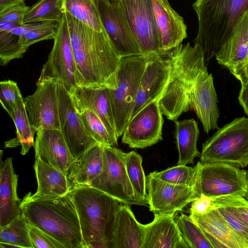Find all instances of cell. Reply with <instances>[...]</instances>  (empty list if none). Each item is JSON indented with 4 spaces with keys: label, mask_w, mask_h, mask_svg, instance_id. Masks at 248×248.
Returning a JSON list of instances; mask_svg holds the SVG:
<instances>
[{
    "label": "cell",
    "mask_w": 248,
    "mask_h": 248,
    "mask_svg": "<svg viewBox=\"0 0 248 248\" xmlns=\"http://www.w3.org/2000/svg\"><path fill=\"white\" fill-rule=\"evenodd\" d=\"M68 26L76 66L78 86L116 88L121 60L106 31H96L67 12Z\"/></svg>",
    "instance_id": "cell-1"
},
{
    "label": "cell",
    "mask_w": 248,
    "mask_h": 248,
    "mask_svg": "<svg viewBox=\"0 0 248 248\" xmlns=\"http://www.w3.org/2000/svg\"><path fill=\"white\" fill-rule=\"evenodd\" d=\"M20 209L28 222L46 232L65 248H84L78 216L70 191L43 197L27 194Z\"/></svg>",
    "instance_id": "cell-2"
},
{
    "label": "cell",
    "mask_w": 248,
    "mask_h": 248,
    "mask_svg": "<svg viewBox=\"0 0 248 248\" xmlns=\"http://www.w3.org/2000/svg\"><path fill=\"white\" fill-rule=\"evenodd\" d=\"M166 54L170 75L158 104L163 115L174 121L183 112L193 108L191 95L196 78L207 69L203 53L197 45L181 44Z\"/></svg>",
    "instance_id": "cell-3"
},
{
    "label": "cell",
    "mask_w": 248,
    "mask_h": 248,
    "mask_svg": "<svg viewBox=\"0 0 248 248\" xmlns=\"http://www.w3.org/2000/svg\"><path fill=\"white\" fill-rule=\"evenodd\" d=\"M79 220L84 248H113L116 213L119 201L90 185L70 190Z\"/></svg>",
    "instance_id": "cell-4"
},
{
    "label": "cell",
    "mask_w": 248,
    "mask_h": 248,
    "mask_svg": "<svg viewBox=\"0 0 248 248\" xmlns=\"http://www.w3.org/2000/svg\"><path fill=\"white\" fill-rule=\"evenodd\" d=\"M192 7L198 20L193 41L202 51L205 63L219 51L248 10V0H196Z\"/></svg>",
    "instance_id": "cell-5"
},
{
    "label": "cell",
    "mask_w": 248,
    "mask_h": 248,
    "mask_svg": "<svg viewBox=\"0 0 248 248\" xmlns=\"http://www.w3.org/2000/svg\"><path fill=\"white\" fill-rule=\"evenodd\" d=\"M201 163H222L238 168L248 166V118H236L218 128L202 144Z\"/></svg>",
    "instance_id": "cell-6"
},
{
    "label": "cell",
    "mask_w": 248,
    "mask_h": 248,
    "mask_svg": "<svg viewBox=\"0 0 248 248\" xmlns=\"http://www.w3.org/2000/svg\"><path fill=\"white\" fill-rule=\"evenodd\" d=\"M150 54L121 58L117 73V87L109 89V96L117 136H122L130 119L141 79Z\"/></svg>",
    "instance_id": "cell-7"
},
{
    "label": "cell",
    "mask_w": 248,
    "mask_h": 248,
    "mask_svg": "<svg viewBox=\"0 0 248 248\" xmlns=\"http://www.w3.org/2000/svg\"><path fill=\"white\" fill-rule=\"evenodd\" d=\"M198 189L200 195L213 198H246L248 171L225 163H201Z\"/></svg>",
    "instance_id": "cell-8"
},
{
    "label": "cell",
    "mask_w": 248,
    "mask_h": 248,
    "mask_svg": "<svg viewBox=\"0 0 248 248\" xmlns=\"http://www.w3.org/2000/svg\"><path fill=\"white\" fill-rule=\"evenodd\" d=\"M125 155L126 153L115 147L104 146L102 172L88 185L122 203L139 205L127 173Z\"/></svg>",
    "instance_id": "cell-9"
},
{
    "label": "cell",
    "mask_w": 248,
    "mask_h": 248,
    "mask_svg": "<svg viewBox=\"0 0 248 248\" xmlns=\"http://www.w3.org/2000/svg\"><path fill=\"white\" fill-rule=\"evenodd\" d=\"M46 78L62 80L70 93L78 87L75 59L64 15L38 80Z\"/></svg>",
    "instance_id": "cell-10"
},
{
    "label": "cell",
    "mask_w": 248,
    "mask_h": 248,
    "mask_svg": "<svg viewBox=\"0 0 248 248\" xmlns=\"http://www.w3.org/2000/svg\"><path fill=\"white\" fill-rule=\"evenodd\" d=\"M58 96L61 131L75 160L98 143L87 131L71 94L58 80Z\"/></svg>",
    "instance_id": "cell-11"
},
{
    "label": "cell",
    "mask_w": 248,
    "mask_h": 248,
    "mask_svg": "<svg viewBox=\"0 0 248 248\" xmlns=\"http://www.w3.org/2000/svg\"><path fill=\"white\" fill-rule=\"evenodd\" d=\"M58 80H38L35 92L24 99L29 121L36 133L43 129H61L58 96Z\"/></svg>",
    "instance_id": "cell-12"
},
{
    "label": "cell",
    "mask_w": 248,
    "mask_h": 248,
    "mask_svg": "<svg viewBox=\"0 0 248 248\" xmlns=\"http://www.w3.org/2000/svg\"><path fill=\"white\" fill-rule=\"evenodd\" d=\"M120 4L142 53H162L152 0H122Z\"/></svg>",
    "instance_id": "cell-13"
},
{
    "label": "cell",
    "mask_w": 248,
    "mask_h": 248,
    "mask_svg": "<svg viewBox=\"0 0 248 248\" xmlns=\"http://www.w3.org/2000/svg\"><path fill=\"white\" fill-rule=\"evenodd\" d=\"M163 114L158 100L140 109L127 124L122 142L131 148L144 149L162 140Z\"/></svg>",
    "instance_id": "cell-14"
},
{
    "label": "cell",
    "mask_w": 248,
    "mask_h": 248,
    "mask_svg": "<svg viewBox=\"0 0 248 248\" xmlns=\"http://www.w3.org/2000/svg\"><path fill=\"white\" fill-rule=\"evenodd\" d=\"M96 1L104 29L121 57L143 55L121 4L108 0Z\"/></svg>",
    "instance_id": "cell-15"
},
{
    "label": "cell",
    "mask_w": 248,
    "mask_h": 248,
    "mask_svg": "<svg viewBox=\"0 0 248 248\" xmlns=\"http://www.w3.org/2000/svg\"><path fill=\"white\" fill-rule=\"evenodd\" d=\"M146 181L148 204L154 214L175 215L200 196L196 188L169 183L150 174Z\"/></svg>",
    "instance_id": "cell-16"
},
{
    "label": "cell",
    "mask_w": 248,
    "mask_h": 248,
    "mask_svg": "<svg viewBox=\"0 0 248 248\" xmlns=\"http://www.w3.org/2000/svg\"><path fill=\"white\" fill-rule=\"evenodd\" d=\"M169 75V61L166 52L150 54L141 79L130 119L148 104L159 100L167 85Z\"/></svg>",
    "instance_id": "cell-17"
},
{
    "label": "cell",
    "mask_w": 248,
    "mask_h": 248,
    "mask_svg": "<svg viewBox=\"0 0 248 248\" xmlns=\"http://www.w3.org/2000/svg\"><path fill=\"white\" fill-rule=\"evenodd\" d=\"M191 102L204 131L208 134L212 129H218V99L212 74H209L207 69L202 71L196 78Z\"/></svg>",
    "instance_id": "cell-18"
},
{
    "label": "cell",
    "mask_w": 248,
    "mask_h": 248,
    "mask_svg": "<svg viewBox=\"0 0 248 248\" xmlns=\"http://www.w3.org/2000/svg\"><path fill=\"white\" fill-rule=\"evenodd\" d=\"M35 159H39L67 175L75 160L60 130L43 129L36 132Z\"/></svg>",
    "instance_id": "cell-19"
},
{
    "label": "cell",
    "mask_w": 248,
    "mask_h": 248,
    "mask_svg": "<svg viewBox=\"0 0 248 248\" xmlns=\"http://www.w3.org/2000/svg\"><path fill=\"white\" fill-rule=\"evenodd\" d=\"M162 53L177 47L187 37L184 19L168 0H152Z\"/></svg>",
    "instance_id": "cell-20"
},
{
    "label": "cell",
    "mask_w": 248,
    "mask_h": 248,
    "mask_svg": "<svg viewBox=\"0 0 248 248\" xmlns=\"http://www.w3.org/2000/svg\"><path fill=\"white\" fill-rule=\"evenodd\" d=\"M70 94L76 109L87 108L93 111L102 121L112 139L118 142L109 88L78 86Z\"/></svg>",
    "instance_id": "cell-21"
},
{
    "label": "cell",
    "mask_w": 248,
    "mask_h": 248,
    "mask_svg": "<svg viewBox=\"0 0 248 248\" xmlns=\"http://www.w3.org/2000/svg\"><path fill=\"white\" fill-rule=\"evenodd\" d=\"M154 215L151 222L143 224L142 248H188L176 225L175 215Z\"/></svg>",
    "instance_id": "cell-22"
},
{
    "label": "cell",
    "mask_w": 248,
    "mask_h": 248,
    "mask_svg": "<svg viewBox=\"0 0 248 248\" xmlns=\"http://www.w3.org/2000/svg\"><path fill=\"white\" fill-rule=\"evenodd\" d=\"M2 151L0 164V227H3L21 213L22 200L17 193L18 175L15 173L12 158L2 161Z\"/></svg>",
    "instance_id": "cell-23"
},
{
    "label": "cell",
    "mask_w": 248,
    "mask_h": 248,
    "mask_svg": "<svg viewBox=\"0 0 248 248\" xmlns=\"http://www.w3.org/2000/svg\"><path fill=\"white\" fill-rule=\"evenodd\" d=\"M215 56L218 63L230 72L248 60V10L239 18Z\"/></svg>",
    "instance_id": "cell-24"
},
{
    "label": "cell",
    "mask_w": 248,
    "mask_h": 248,
    "mask_svg": "<svg viewBox=\"0 0 248 248\" xmlns=\"http://www.w3.org/2000/svg\"><path fill=\"white\" fill-rule=\"evenodd\" d=\"M213 248H243L239 240L217 209L205 214H190Z\"/></svg>",
    "instance_id": "cell-25"
},
{
    "label": "cell",
    "mask_w": 248,
    "mask_h": 248,
    "mask_svg": "<svg viewBox=\"0 0 248 248\" xmlns=\"http://www.w3.org/2000/svg\"><path fill=\"white\" fill-rule=\"evenodd\" d=\"M129 205L122 203L116 213L113 248H142L143 224L137 221Z\"/></svg>",
    "instance_id": "cell-26"
},
{
    "label": "cell",
    "mask_w": 248,
    "mask_h": 248,
    "mask_svg": "<svg viewBox=\"0 0 248 248\" xmlns=\"http://www.w3.org/2000/svg\"><path fill=\"white\" fill-rule=\"evenodd\" d=\"M104 145L93 146L70 166L67 178L71 189L80 185H88L102 172Z\"/></svg>",
    "instance_id": "cell-27"
},
{
    "label": "cell",
    "mask_w": 248,
    "mask_h": 248,
    "mask_svg": "<svg viewBox=\"0 0 248 248\" xmlns=\"http://www.w3.org/2000/svg\"><path fill=\"white\" fill-rule=\"evenodd\" d=\"M33 168L37 182L34 194L43 197L65 195L71 190L67 175L39 159H35Z\"/></svg>",
    "instance_id": "cell-28"
},
{
    "label": "cell",
    "mask_w": 248,
    "mask_h": 248,
    "mask_svg": "<svg viewBox=\"0 0 248 248\" xmlns=\"http://www.w3.org/2000/svg\"><path fill=\"white\" fill-rule=\"evenodd\" d=\"M175 138L179 154L177 165L193 164L195 157L200 156L197 147L200 131L193 119L174 121Z\"/></svg>",
    "instance_id": "cell-29"
},
{
    "label": "cell",
    "mask_w": 248,
    "mask_h": 248,
    "mask_svg": "<svg viewBox=\"0 0 248 248\" xmlns=\"http://www.w3.org/2000/svg\"><path fill=\"white\" fill-rule=\"evenodd\" d=\"M10 116L15 124L16 136L6 141L5 147L13 148L21 145V154L25 155L34 145V137L36 131L30 124L23 97L19 100Z\"/></svg>",
    "instance_id": "cell-30"
},
{
    "label": "cell",
    "mask_w": 248,
    "mask_h": 248,
    "mask_svg": "<svg viewBox=\"0 0 248 248\" xmlns=\"http://www.w3.org/2000/svg\"><path fill=\"white\" fill-rule=\"evenodd\" d=\"M34 248L29 222L22 213L6 225L0 227V248Z\"/></svg>",
    "instance_id": "cell-31"
},
{
    "label": "cell",
    "mask_w": 248,
    "mask_h": 248,
    "mask_svg": "<svg viewBox=\"0 0 248 248\" xmlns=\"http://www.w3.org/2000/svg\"><path fill=\"white\" fill-rule=\"evenodd\" d=\"M64 12L98 31L105 30L103 25L96 0H62Z\"/></svg>",
    "instance_id": "cell-32"
},
{
    "label": "cell",
    "mask_w": 248,
    "mask_h": 248,
    "mask_svg": "<svg viewBox=\"0 0 248 248\" xmlns=\"http://www.w3.org/2000/svg\"><path fill=\"white\" fill-rule=\"evenodd\" d=\"M142 157L137 152L126 153L125 163L127 173L139 205L148 203L146 176L142 165Z\"/></svg>",
    "instance_id": "cell-33"
},
{
    "label": "cell",
    "mask_w": 248,
    "mask_h": 248,
    "mask_svg": "<svg viewBox=\"0 0 248 248\" xmlns=\"http://www.w3.org/2000/svg\"><path fill=\"white\" fill-rule=\"evenodd\" d=\"M200 164V162L198 161L194 167L177 165L161 171H155L149 174L155 178L169 183L196 188L199 192Z\"/></svg>",
    "instance_id": "cell-34"
},
{
    "label": "cell",
    "mask_w": 248,
    "mask_h": 248,
    "mask_svg": "<svg viewBox=\"0 0 248 248\" xmlns=\"http://www.w3.org/2000/svg\"><path fill=\"white\" fill-rule=\"evenodd\" d=\"M64 15L62 0H39L30 7L24 23L46 21L60 23Z\"/></svg>",
    "instance_id": "cell-35"
},
{
    "label": "cell",
    "mask_w": 248,
    "mask_h": 248,
    "mask_svg": "<svg viewBox=\"0 0 248 248\" xmlns=\"http://www.w3.org/2000/svg\"><path fill=\"white\" fill-rule=\"evenodd\" d=\"M175 220L188 248H213L201 228L190 216L181 214Z\"/></svg>",
    "instance_id": "cell-36"
},
{
    "label": "cell",
    "mask_w": 248,
    "mask_h": 248,
    "mask_svg": "<svg viewBox=\"0 0 248 248\" xmlns=\"http://www.w3.org/2000/svg\"><path fill=\"white\" fill-rule=\"evenodd\" d=\"M87 131L99 143L104 146L118 145L111 137L104 124L97 115L89 109H76Z\"/></svg>",
    "instance_id": "cell-37"
},
{
    "label": "cell",
    "mask_w": 248,
    "mask_h": 248,
    "mask_svg": "<svg viewBox=\"0 0 248 248\" xmlns=\"http://www.w3.org/2000/svg\"><path fill=\"white\" fill-rule=\"evenodd\" d=\"M236 206H222L217 209L239 240L242 248H248V224L242 217Z\"/></svg>",
    "instance_id": "cell-38"
},
{
    "label": "cell",
    "mask_w": 248,
    "mask_h": 248,
    "mask_svg": "<svg viewBox=\"0 0 248 248\" xmlns=\"http://www.w3.org/2000/svg\"><path fill=\"white\" fill-rule=\"evenodd\" d=\"M19 36L10 31H0V63L6 65L14 59L21 58L27 50L19 43Z\"/></svg>",
    "instance_id": "cell-39"
},
{
    "label": "cell",
    "mask_w": 248,
    "mask_h": 248,
    "mask_svg": "<svg viewBox=\"0 0 248 248\" xmlns=\"http://www.w3.org/2000/svg\"><path fill=\"white\" fill-rule=\"evenodd\" d=\"M59 25L60 23L55 21L50 25L28 31L19 36V43L23 48L28 50L30 46L38 42L54 39Z\"/></svg>",
    "instance_id": "cell-40"
},
{
    "label": "cell",
    "mask_w": 248,
    "mask_h": 248,
    "mask_svg": "<svg viewBox=\"0 0 248 248\" xmlns=\"http://www.w3.org/2000/svg\"><path fill=\"white\" fill-rule=\"evenodd\" d=\"M22 97L17 83L12 80L0 82V101L2 107L11 115L19 100Z\"/></svg>",
    "instance_id": "cell-41"
},
{
    "label": "cell",
    "mask_w": 248,
    "mask_h": 248,
    "mask_svg": "<svg viewBox=\"0 0 248 248\" xmlns=\"http://www.w3.org/2000/svg\"><path fill=\"white\" fill-rule=\"evenodd\" d=\"M29 230L34 248H65L57 240L29 223Z\"/></svg>",
    "instance_id": "cell-42"
},
{
    "label": "cell",
    "mask_w": 248,
    "mask_h": 248,
    "mask_svg": "<svg viewBox=\"0 0 248 248\" xmlns=\"http://www.w3.org/2000/svg\"><path fill=\"white\" fill-rule=\"evenodd\" d=\"M30 7L25 4H21L5 8L0 10V21L12 22L22 25L24 24V20Z\"/></svg>",
    "instance_id": "cell-43"
},
{
    "label": "cell",
    "mask_w": 248,
    "mask_h": 248,
    "mask_svg": "<svg viewBox=\"0 0 248 248\" xmlns=\"http://www.w3.org/2000/svg\"><path fill=\"white\" fill-rule=\"evenodd\" d=\"M216 209L215 199L203 194L192 202L190 208V214L201 215Z\"/></svg>",
    "instance_id": "cell-44"
},
{
    "label": "cell",
    "mask_w": 248,
    "mask_h": 248,
    "mask_svg": "<svg viewBox=\"0 0 248 248\" xmlns=\"http://www.w3.org/2000/svg\"><path fill=\"white\" fill-rule=\"evenodd\" d=\"M55 22V21H46L25 23L15 28L10 32L20 36L28 31L50 25Z\"/></svg>",
    "instance_id": "cell-45"
},
{
    "label": "cell",
    "mask_w": 248,
    "mask_h": 248,
    "mask_svg": "<svg viewBox=\"0 0 248 248\" xmlns=\"http://www.w3.org/2000/svg\"><path fill=\"white\" fill-rule=\"evenodd\" d=\"M241 82H248V60L231 72Z\"/></svg>",
    "instance_id": "cell-46"
},
{
    "label": "cell",
    "mask_w": 248,
    "mask_h": 248,
    "mask_svg": "<svg viewBox=\"0 0 248 248\" xmlns=\"http://www.w3.org/2000/svg\"><path fill=\"white\" fill-rule=\"evenodd\" d=\"M238 100L244 111L248 115V82H241Z\"/></svg>",
    "instance_id": "cell-47"
},
{
    "label": "cell",
    "mask_w": 248,
    "mask_h": 248,
    "mask_svg": "<svg viewBox=\"0 0 248 248\" xmlns=\"http://www.w3.org/2000/svg\"><path fill=\"white\" fill-rule=\"evenodd\" d=\"M19 26L20 25L16 23L6 21H0V31H10L12 29Z\"/></svg>",
    "instance_id": "cell-48"
},
{
    "label": "cell",
    "mask_w": 248,
    "mask_h": 248,
    "mask_svg": "<svg viewBox=\"0 0 248 248\" xmlns=\"http://www.w3.org/2000/svg\"><path fill=\"white\" fill-rule=\"evenodd\" d=\"M25 0H0V10L14 5L25 4Z\"/></svg>",
    "instance_id": "cell-49"
},
{
    "label": "cell",
    "mask_w": 248,
    "mask_h": 248,
    "mask_svg": "<svg viewBox=\"0 0 248 248\" xmlns=\"http://www.w3.org/2000/svg\"><path fill=\"white\" fill-rule=\"evenodd\" d=\"M246 198L248 201V195ZM236 208L242 217L248 224V206H236Z\"/></svg>",
    "instance_id": "cell-50"
},
{
    "label": "cell",
    "mask_w": 248,
    "mask_h": 248,
    "mask_svg": "<svg viewBox=\"0 0 248 248\" xmlns=\"http://www.w3.org/2000/svg\"><path fill=\"white\" fill-rule=\"evenodd\" d=\"M114 4H120L122 0H108Z\"/></svg>",
    "instance_id": "cell-51"
}]
</instances>
